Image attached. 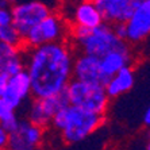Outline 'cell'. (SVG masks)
<instances>
[{"instance_id":"obj_19","label":"cell","mask_w":150,"mask_h":150,"mask_svg":"<svg viewBox=\"0 0 150 150\" xmlns=\"http://www.w3.org/2000/svg\"><path fill=\"white\" fill-rule=\"evenodd\" d=\"M12 25V14L11 7H0V27Z\"/></svg>"},{"instance_id":"obj_5","label":"cell","mask_w":150,"mask_h":150,"mask_svg":"<svg viewBox=\"0 0 150 150\" xmlns=\"http://www.w3.org/2000/svg\"><path fill=\"white\" fill-rule=\"evenodd\" d=\"M69 23L61 12L52 11L38 25L30 28L23 37V49H30L52 42L68 41Z\"/></svg>"},{"instance_id":"obj_16","label":"cell","mask_w":150,"mask_h":150,"mask_svg":"<svg viewBox=\"0 0 150 150\" xmlns=\"http://www.w3.org/2000/svg\"><path fill=\"white\" fill-rule=\"evenodd\" d=\"M135 84V70L133 65H127L118 70L114 76L104 84L105 92L110 99H115L120 95L133 89Z\"/></svg>"},{"instance_id":"obj_11","label":"cell","mask_w":150,"mask_h":150,"mask_svg":"<svg viewBox=\"0 0 150 150\" xmlns=\"http://www.w3.org/2000/svg\"><path fill=\"white\" fill-rule=\"evenodd\" d=\"M31 96V83L26 69H22L16 73L7 77V84L1 95V100L10 110L16 111L23 101Z\"/></svg>"},{"instance_id":"obj_24","label":"cell","mask_w":150,"mask_h":150,"mask_svg":"<svg viewBox=\"0 0 150 150\" xmlns=\"http://www.w3.org/2000/svg\"><path fill=\"white\" fill-rule=\"evenodd\" d=\"M8 110H10V108H8L7 105L4 104V101L1 100V99H0V118H1V116H3L4 114H6V112L8 111Z\"/></svg>"},{"instance_id":"obj_18","label":"cell","mask_w":150,"mask_h":150,"mask_svg":"<svg viewBox=\"0 0 150 150\" xmlns=\"http://www.w3.org/2000/svg\"><path fill=\"white\" fill-rule=\"evenodd\" d=\"M19 123H21V119L18 116L16 111H14V110H8V111L0 118V126H1L8 134L15 131V130L18 129Z\"/></svg>"},{"instance_id":"obj_1","label":"cell","mask_w":150,"mask_h":150,"mask_svg":"<svg viewBox=\"0 0 150 150\" xmlns=\"http://www.w3.org/2000/svg\"><path fill=\"white\" fill-rule=\"evenodd\" d=\"M74 56L76 50L69 41L25 49V69L30 77L33 98H46L65 91L72 80Z\"/></svg>"},{"instance_id":"obj_27","label":"cell","mask_w":150,"mask_h":150,"mask_svg":"<svg viewBox=\"0 0 150 150\" xmlns=\"http://www.w3.org/2000/svg\"><path fill=\"white\" fill-rule=\"evenodd\" d=\"M0 28H1V27H0Z\"/></svg>"},{"instance_id":"obj_12","label":"cell","mask_w":150,"mask_h":150,"mask_svg":"<svg viewBox=\"0 0 150 150\" xmlns=\"http://www.w3.org/2000/svg\"><path fill=\"white\" fill-rule=\"evenodd\" d=\"M72 77L83 81L100 83L103 85L107 83L104 76L101 74L99 57L92 56V54L80 53V52H76V56H74Z\"/></svg>"},{"instance_id":"obj_4","label":"cell","mask_w":150,"mask_h":150,"mask_svg":"<svg viewBox=\"0 0 150 150\" xmlns=\"http://www.w3.org/2000/svg\"><path fill=\"white\" fill-rule=\"evenodd\" d=\"M65 93L69 104L103 115H105L111 100L103 84L77 80L73 77L68 83Z\"/></svg>"},{"instance_id":"obj_3","label":"cell","mask_w":150,"mask_h":150,"mask_svg":"<svg viewBox=\"0 0 150 150\" xmlns=\"http://www.w3.org/2000/svg\"><path fill=\"white\" fill-rule=\"evenodd\" d=\"M68 41L76 52L92 54L99 58L112 50L125 49L130 46L126 41L119 39L112 30V26L105 22L93 28L70 26Z\"/></svg>"},{"instance_id":"obj_14","label":"cell","mask_w":150,"mask_h":150,"mask_svg":"<svg viewBox=\"0 0 150 150\" xmlns=\"http://www.w3.org/2000/svg\"><path fill=\"white\" fill-rule=\"evenodd\" d=\"M99 61H100L101 74L104 76L105 80L108 81L118 70L133 64L134 61L133 47L129 46V47H125V49L112 50V52L104 54L103 57H100Z\"/></svg>"},{"instance_id":"obj_8","label":"cell","mask_w":150,"mask_h":150,"mask_svg":"<svg viewBox=\"0 0 150 150\" xmlns=\"http://www.w3.org/2000/svg\"><path fill=\"white\" fill-rule=\"evenodd\" d=\"M126 42L130 46L139 45L150 34V0H138L133 12L125 22Z\"/></svg>"},{"instance_id":"obj_15","label":"cell","mask_w":150,"mask_h":150,"mask_svg":"<svg viewBox=\"0 0 150 150\" xmlns=\"http://www.w3.org/2000/svg\"><path fill=\"white\" fill-rule=\"evenodd\" d=\"M25 69V49L0 41V74L11 76Z\"/></svg>"},{"instance_id":"obj_20","label":"cell","mask_w":150,"mask_h":150,"mask_svg":"<svg viewBox=\"0 0 150 150\" xmlns=\"http://www.w3.org/2000/svg\"><path fill=\"white\" fill-rule=\"evenodd\" d=\"M112 26V30L115 33V35L119 39H123L126 41V27H125V22L123 23H114Z\"/></svg>"},{"instance_id":"obj_25","label":"cell","mask_w":150,"mask_h":150,"mask_svg":"<svg viewBox=\"0 0 150 150\" xmlns=\"http://www.w3.org/2000/svg\"><path fill=\"white\" fill-rule=\"evenodd\" d=\"M76 1H80V0H64L65 4H69V3H76Z\"/></svg>"},{"instance_id":"obj_9","label":"cell","mask_w":150,"mask_h":150,"mask_svg":"<svg viewBox=\"0 0 150 150\" xmlns=\"http://www.w3.org/2000/svg\"><path fill=\"white\" fill-rule=\"evenodd\" d=\"M43 127L28 122L27 119H23L21 120L18 129L8 134L6 150H38L43 142Z\"/></svg>"},{"instance_id":"obj_13","label":"cell","mask_w":150,"mask_h":150,"mask_svg":"<svg viewBox=\"0 0 150 150\" xmlns=\"http://www.w3.org/2000/svg\"><path fill=\"white\" fill-rule=\"evenodd\" d=\"M108 25L123 23L131 15L138 0H92Z\"/></svg>"},{"instance_id":"obj_7","label":"cell","mask_w":150,"mask_h":150,"mask_svg":"<svg viewBox=\"0 0 150 150\" xmlns=\"http://www.w3.org/2000/svg\"><path fill=\"white\" fill-rule=\"evenodd\" d=\"M68 104H69V101H68L65 91L52 95V96H46V98L34 99L30 107L27 108L26 119L28 122L46 129L47 126H50L53 116L61 108L67 107Z\"/></svg>"},{"instance_id":"obj_26","label":"cell","mask_w":150,"mask_h":150,"mask_svg":"<svg viewBox=\"0 0 150 150\" xmlns=\"http://www.w3.org/2000/svg\"><path fill=\"white\" fill-rule=\"evenodd\" d=\"M8 3L11 4V6H12V4H15V3H18V1H19V0H7Z\"/></svg>"},{"instance_id":"obj_17","label":"cell","mask_w":150,"mask_h":150,"mask_svg":"<svg viewBox=\"0 0 150 150\" xmlns=\"http://www.w3.org/2000/svg\"><path fill=\"white\" fill-rule=\"evenodd\" d=\"M0 41L6 42L8 45L22 46L23 47V38L12 25L0 28Z\"/></svg>"},{"instance_id":"obj_23","label":"cell","mask_w":150,"mask_h":150,"mask_svg":"<svg viewBox=\"0 0 150 150\" xmlns=\"http://www.w3.org/2000/svg\"><path fill=\"white\" fill-rule=\"evenodd\" d=\"M6 84H7V76L0 74V98H1V95H3V92H4Z\"/></svg>"},{"instance_id":"obj_21","label":"cell","mask_w":150,"mask_h":150,"mask_svg":"<svg viewBox=\"0 0 150 150\" xmlns=\"http://www.w3.org/2000/svg\"><path fill=\"white\" fill-rule=\"evenodd\" d=\"M8 141V133L0 126V150H6Z\"/></svg>"},{"instance_id":"obj_10","label":"cell","mask_w":150,"mask_h":150,"mask_svg":"<svg viewBox=\"0 0 150 150\" xmlns=\"http://www.w3.org/2000/svg\"><path fill=\"white\" fill-rule=\"evenodd\" d=\"M61 14L68 21L69 26L93 28L104 22L92 0H80L76 3H69L67 4V8Z\"/></svg>"},{"instance_id":"obj_2","label":"cell","mask_w":150,"mask_h":150,"mask_svg":"<svg viewBox=\"0 0 150 150\" xmlns=\"http://www.w3.org/2000/svg\"><path fill=\"white\" fill-rule=\"evenodd\" d=\"M104 122L105 115L103 114L68 104L53 116L50 126L58 131L65 143L74 145L92 135L104 125Z\"/></svg>"},{"instance_id":"obj_6","label":"cell","mask_w":150,"mask_h":150,"mask_svg":"<svg viewBox=\"0 0 150 150\" xmlns=\"http://www.w3.org/2000/svg\"><path fill=\"white\" fill-rule=\"evenodd\" d=\"M52 8L47 3L42 0H27V1H18L11 6V14H12V26L22 35V38L26 33L33 28L35 25L46 18L52 12Z\"/></svg>"},{"instance_id":"obj_22","label":"cell","mask_w":150,"mask_h":150,"mask_svg":"<svg viewBox=\"0 0 150 150\" xmlns=\"http://www.w3.org/2000/svg\"><path fill=\"white\" fill-rule=\"evenodd\" d=\"M142 122H143V125L146 126V127H149V125H150V108L149 107H147V108L145 110V112H143Z\"/></svg>"}]
</instances>
